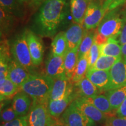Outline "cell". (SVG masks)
Instances as JSON below:
<instances>
[{"label": "cell", "instance_id": "cell-22", "mask_svg": "<svg viewBox=\"0 0 126 126\" xmlns=\"http://www.w3.org/2000/svg\"><path fill=\"white\" fill-rule=\"evenodd\" d=\"M79 93L81 97L90 98L98 95L99 89L88 79L85 77L76 83Z\"/></svg>", "mask_w": 126, "mask_h": 126}, {"label": "cell", "instance_id": "cell-12", "mask_svg": "<svg viewBox=\"0 0 126 126\" xmlns=\"http://www.w3.org/2000/svg\"><path fill=\"white\" fill-rule=\"evenodd\" d=\"M46 72L53 79L65 74L64 57L57 56L50 52L46 61Z\"/></svg>", "mask_w": 126, "mask_h": 126}, {"label": "cell", "instance_id": "cell-24", "mask_svg": "<svg viewBox=\"0 0 126 126\" xmlns=\"http://www.w3.org/2000/svg\"><path fill=\"white\" fill-rule=\"evenodd\" d=\"M87 32L85 31V33L82 42L78 48V57L79 59L83 56L89 54L91 47L94 42V34L96 32H94L92 30H87Z\"/></svg>", "mask_w": 126, "mask_h": 126}, {"label": "cell", "instance_id": "cell-10", "mask_svg": "<svg viewBox=\"0 0 126 126\" xmlns=\"http://www.w3.org/2000/svg\"><path fill=\"white\" fill-rule=\"evenodd\" d=\"M77 97V94L74 92L72 87L63 98L49 100L47 106L50 115L53 117L59 118Z\"/></svg>", "mask_w": 126, "mask_h": 126}, {"label": "cell", "instance_id": "cell-37", "mask_svg": "<svg viewBox=\"0 0 126 126\" xmlns=\"http://www.w3.org/2000/svg\"><path fill=\"white\" fill-rule=\"evenodd\" d=\"M116 114L119 117H126V98L117 109Z\"/></svg>", "mask_w": 126, "mask_h": 126}, {"label": "cell", "instance_id": "cell-2", "mask_svg": "<svg viewBox=\"0 0 126 126\" xmlns=\"http://www.w3.org/2000/svg\"><path fill=\"white\" fill-rule=\"evenodd\" d=\"M54 79L47 74H31L20 86V90L29 94L32 100L48 102Z\"/></svg>", "mask_w": 126, "mask_h": 126}, {"label": "cell", "instance_id": "cell-23", "mask_svg": "<svg viewBox=\"0 0 126 126\" xmlns=\"http://www.w3.org/2000/svg\"><path fill=\"white\" fill-rule=\"evenodd\" d=\"M79 60L78 50H69L64 57L65 75L71 79Z\"/></svg>", "mask_w": 126, "mask_h": 126}, {"label": "cell", "instance_id": "cell-5", "mask_svg": "<svg viewBox=\"0 0 126 126\" xmlns=\"http://www.w3.org/2000/svg\"><path fill=\"white\" fill-rule=\"evenodd\" d=\"M47 105L48 102L32 100L27 115L28 126H51L54 124Z\"/></svg>", "mask_w": 126, "mask_h": 126}, {"label": "cell", "instance_id": "cell-30", "mask_svg": "<svg viewBox=\"0 0 126 126\" xmlns=\"http://www.w3.org/2000/svg\"><path fill=\"white\" fill-rule=\"evenodd\" d=\"M20 5L17 0H0L1 8L15 16L21 14Z\"/></svg>", "mask_w": 126, "mask_h": 126}, {"label": "cell", "instance_id": "cell-14", "mask_svg": "<svg viewBox=\"0 0 126 126\" xmlns=\"http://www.w3.org/2000/svg\"><path fill=\"white\" fill-rule=\"evenodd\" d=\"M109 71L111 78V89L126 85V59L122 57L113 66Z\"/></svg>", "mask_w": 126, "mask_h": 126}, {"label": "cell", "instance_id": "cell-15", "mask_svg": "<svg viewBox=\"0 0 126 126\" xmlns=\"http://www.w3.org/2000/svg\"><path fill=\"white\" fill-rule=\"evenodd\" d=\"M53 79L54 83L50 94L49 100H58L63 98L72 88L71 83L69 82L70 79L65 74Z\"/></svg>", "mask_w": 126, "mask_h": 126}, {"label": "cell", "instance_id": "cell-42", "mask_svg": "<svg viewBox=\"0 0 126 126\" xmlns=\"http://www.w3.org/2000/svg\"><path fill=\"white\" fill-rule=\"evenodd\" d=\"M97 1H98V2H100V4H102V5H103V2H105V1H106V0H97Z\"/></svg>", "mask_w": 126, "mask_h": 126}, {"label": "cell", "instance_id": "cell-26", "mask_svg": "<svg viewBox=\"0 0 126 126\" xmlns=\"http://www.w3.org/2000/svg\"><path fill=\"white\" fill-rule=\"evenodd\" d=\"M86 99L100 111L105 114L109 113L113 110L108 97L105 94H98L94 97Z\"/></svg>", "mask_w": 126, "mask_h": 126}, {"label": "cell", "instance_id": "cell-1", "mask_svg": "<svg viewBox=\"0 0 126 126\" xmlns=\"http://www.w3.org/2000/svg\"><path fill=\"white\" fill-rule=\"evenodd\" d=\"M67 0H45L34 19L33 28L41 36L53 37L68 13Z\"/></svg>", "mask_w": 126, "mask_h": 126}, {"label": "cell", "instance_id": "cell-27", "mask_svg": "<svg viewBox=\"0 0 126 126\" xmlns=\"http://www.w3.org/2000/svg\"><path fill=\"white\" fill-rule=\"evenodd\" d=\"M88 70V55L83 56L78 60V63L72 77V81L73 82H78L83 78L85 77L86 72Z\"/></svg>", "mask_w": 126, "mask_h": 126}, {"label": "cell", "instance_id": "cell-40", "mask_svg": "<svg viewBox=\"0 0 126 126\" xmlns=\"http://www.w3.org/2000/svg\"><path fill=\"white\" fill-rule=\"evenodd\" d=\"M30 1H31L32 4L36 5L40 4L41 2H42V0H30Z\"/></svg>", "mask_w": 126, "mask_h": 126}, {"label": "cell", "instance_id": "cell-20", "mask_svg": "<svg viewBox=\"0 0 126 126\" xmlns=\"http://www.w3.org/2000/svg\"><path fill=\"white\" fill-rule=\"evenodd\" d=\"M100 56L122 57V45L116 39L109 38L106 43L99 46Z\"/></svg>", "mask_w": 126, "mask_h": 126}, {"label": "cell", "instance_id": "cell-31", "mask_svg": "<svg viewBox=\"0 0 126 126\" xmlns=\"http://www.w3.org/2000/svg\"><path fill=\"white\" fill-rule=\"evenodd\" d=\"M100 56L99 46L94 42L88 54V69L93 68Z\"/></svg>", "mask_w": 126, "mask_h": 126}, {"label": "cell", "instance_id": "cell-39", "mask_svg": "<svg viewBox=\"0 0 126 126\" xmlns=\"http://www.w3.org/2000/svg\"><path fill=\"white\" fill-rule=\"evenodd\" d=\"M122 57L126 59V43L122 45Z\"/></svg>", "mask_w": 126, "mask_h": 126}, {"label": "cell", "instance_id": "cell-41", "mask_svg": "<svg viewBox=\"0 0 126 126\" xmlns=\"http://www.w3.org/2000/svg\"><path fill=\"white\" fill-rule=\"evenodd\" d=\"M17 1H18V2L19 3L20 5H21V4H24V3L28 2V1H30V0H17Z\"/></svg>", "mask_w": 126, "mask_h": 126}, {"label": "cell", "instance_id": "cell-19", "mask_svg": "<svg viewBox=\"0 0 126 126\" xmlns=\"http://www.w3.org/2000/svg\"><path fill=\"white\" fill-rule=\"evenodd\" d=\"M69 50L64 32L58 33L53 39L51 45V53L57 56L65 57Z\"/></svg>", "mask_w": 126, "mask_h": 126}, {"label": "cell", "instance_id": "cell-18", "mask_svg": "<svg viewBox=\"0 0 126 126\" xmlns=\"http://www.w3.org/2000/svg\"><path fill=\"white\" fill-rule=\"evenodd\" d=\"M89 0H70V9L72 18L76 23L83 25Z\"/></svg>", "mask_w": 126, "mask_h": 126}, {"label": "cell", "instance_id": "cell-6", "mask_svg": "<svg viewBox=\"0 0 126 126\" xmlns=\"http://www.w3.org/2000/svg\"><path fill=\"white\" fill-rule=\"evenodd\" d=\"M63 126H95L96 123L85 116L77 108L74 101L69 105L60 119Z\"/></svg>", "mask_w": 126, "mask_h": 126}, {"label": "cell", "instance_id": "cell-4", "mask_svg": "<svg viewBox=\"0 0 126 126\" xmlns=\"http://www.w3.org/2000/svg\"><path fill=\"white\" fill-rule=\"evenodd\" d=\"M13 59L26 69L30 74L34 73L33 65L25 35V31L14 39L11 46Z\"/></svg>", "mask_w": 126, "mask_h": 126}, {"label": "cell", "instance_id": "cell-38", "mask_svg": "<svg viewBox=\"0 0 126 126\" xmlns=\"http://www.w3.org/2000/svg\"><path fill=\"white\" fill-rule=\"evenodd\" d=\"M119 42L121 45L126 43V23L122 32V33L119 36Z\"/></svg>", "mask_w": 126, "mask_h": 126}, {"label": "cell", "instance_id": "cell-7", "mask_svg": "<svg viewBox=\"0 0 126 126\" xmlns=\"http://www.w3.org/2000/svg\"><path fill=\"white\" fill-rule=\"evenodd\" d=\"M105 15L106 12L102 4L97 1H90L83 20V24L85 29L92 30L98 27Z\"/></svg>", "mask_w": 126, "mask_h": 126}, {"label": "cell", "instance_id": "cell-9", "mask_svg": "<svg viewBox=\"0 0 126 126\" xmlns=\"http://www.w3.org/2000/svg\"><path fill=\"white\" fill-rule=\"evenodd\" d=\"M74 101L77 108L87 117L95 123H103L106 122L108 117L105 113L100 111L86 98L80 96L77 97Z\"/></svg>", "mask_w": 126, "mask_h": 126}, {"label": "cell", "instance_id": "cell-28", "mask_svg": "<svg viewBox=\"0 0 126 126\" xmlns=\"http://www.w3.org/2000/svg\"><path fill=\"white\" fill-rule=\"evenodd\" d=\"M122 59V57H116L100 56L96 63L92 68L94 70L110 71L113 66Z\"/></svg>", "mask_w": 126, "mask_h": 126}, {"label": "cell", "instance_id": "cell-25", "mask_svg": "<svg viewBox=\"0 0 126 126\" xmlns=\"http://www.w3.org/2000/svg\"><path fill=\"white\" fill-rule=\"evenodd\" d=\"M0 22H1V36L11 31L14 24V15L6 11L2 8H0Z\"/></svg>", "mask_w": 126, "mask_h": 126}, {"label": "cell", "instance_id": "cell-32", "mask_svg": "<svg viewBox=\"0 0 126 126\" xmlns=\"http://www.w3.org/2000/svg\"><path fill=\"white\" fill-rule=\"evenodd\" d=\"M19 117L20 116L17 114L12 106L5 108L1 113V121L2 123L11 122Z\"/></svg>", "mask_w": 126, "mask_h": 126}, {"label": "cell", "instance_id": "cell-33", "mask_svg": "<svg viewBox=\"0 0 126 126\" xmlns=\"http://www.w3.org/2000/svg\"><path fill=\"white\" fill-rule=\"evenodd\" d=\"M126 0H106L103 2V8L106 14L125 4Z\"/></svg>", "mask_w": 126, "mask_h": 126}, {"label": "cell", "instance_id": "cell-8", "mask_svg": "<svg viewBox=\"0 0 126 126\" xmlns=\"http://www.w3.org/2000/svg\"><path fill=\"white\" fill-rule=\"evenodd\" d=\"M25 35L33 64L34 66L40 65L43 61L44 51L42 40L32 31L25 30Z\"/></svg>", "mask_w": 126, "mask_h": 126}, {"label": "cell", "instance_id": "cell-11", "mask_svg": "<svg viewBox=\"0 0 126 126\" xmlns=\"http://www.w3.org/2000/svg\"><path fill=\"white\" fill-rule=\"evenodd\" d=\"M85 77L100 91L107 92L111 89V78L109 71L88 69Z\"/></svg>", "mask_w": 126, "mask_h": 126}, {"label": "cell", "instance_id": "cell-13", "mask_svg": "<svg viewBox=\"0 0 126 126\" xmlns=\"http://www.w3.org/2000/svg\"><path fill=\"white\" fill-rule=\"evenodd\" d=\"M30 74L29 72L14 59L9 61L8 78L18 87L20 88Z\"/></svg>", "mask_w": 126, "mask_h": 126}, {"label": "cell", "instance_id": "cell-44", "mask_svg": "<svg viewBox=\"0 0 126 126\" xmlns=\"http://www.w3.org/2000/svg\"><path fill=\"white\" fill-rule=\"evenodd\" d=\"M45 1V0H42V2H44Z\"/></svg>", "mask_w": 126, "mask_h": 126}, {"label": "cell", "instance_id": "cell-17", "mask_svg": "<svg viewBox=\"0 0 126 126\" xmlns=\"http://www.w3.org/2000/svg\"><path fill=\"white\" fill-rule=\"evenodd\" d=\"M32 104L31 97L20 90L13 97L11 106L19 116H24L29 113Z\"/></svg>", "mask_w": 126, "mask_h": 126}, {"label": "cell", "instance_id": "cell-45", "mask_svg": "<svg viewBox=\"0 0 126 126\" xmlns=\"http://www.w3.org/2000/svg\"><path fill=\"white\" fill-rule=\"evenodd\" d=\"M89 1H92V0H89Z\"/></svg>", "mask_w": 126, "mask_h": 126}, {"label": "cell", "instance_id": "cell-34", "mask_svg": "<svg viewBox=\"0 0 126 126\" xmlns=\"http://www.w3.org/2000/svg\"><path fill=\"white\" fill-rule=\"evenodd\" d=\"M105 126H126V117H114L111 116L108 118Z\"/></svg>", "mask_w": 126, "mask_h": 126}, {"label": "cell", "instance_id": "cell-35", "mask_svg": "<svg viewBox=\"0 0 126 126\" xmlns=\"http://www.w3.org/2000/svg\"><path fill=\"white\" fill-rule=\"evenodd\" d=\"M1 126H28L27 115L24 116H20L11 122L2 123Z\"/></svg>", "mask_w": 126, "mask_h": 126}, {"label": "cell", "instance_id": "cell-3", "mask_svg": "<svg viewBox=\"0 0 126 126\" xmlns=\"http://www.w3.org/2000/svg\"><path fill=\"white\" fill-rule=\"evenodd\" d=\"M126 23V9L117 8L108 12L97 27V32L107 38L120 36Z\"/></svg>", "mask_w": 126, "mask_h": 126}, {"label": "cell", "instance_id": "cell-29", "mask_svg": "<svg viewBox=\"0 0 126 126\" xmlns=\"http://www.w3.org/2000/svg\"><path fill=\"white\" fill-rule=\"evenodd\" d=\"M20 88L12 82L8 78L6 79L4 83L0 85V95L1 101L5 98H8L14 96L18 92Z\"/></svg>", "mask_w": 126, "mask_h": 126}, {"label": "cell", "instance_id": "cell-36", "mask_svg": "<svg viewBox=\"0 0 126 126\" xmlns=\"http://www.w3.org/2000/svg\"><path fill=\"white\" fill-rule=\"evenodd\" d=\"M108 38L105 37V36L102 35V34L99 33L98 32H96L94 34V42H95L99 46L103 45L108 41Z\"/></svg>", "mask_w": 126, "mask_h": 126}, {"label": "cell", "instance_id": "cell-16", "mask_svg": "<svg viewBox=\"0 0 126 126\" xmlns=\"http://www.w3.org/2000/svg\"><path fill=\"white\" fill-rule=\"evenodd\" d=\"M83 26L79 23H73L65 32L69 50H78L84 36Z\"/></svg>", "mask_w": 126, "mask_h": 126}, {"label": "cell", "instance_id": "cell-21", "mask_svg": "<svg viewBox=\"0 0 126 126\" xmlns=\"http://www.w3.org/2000/svg\"><path fill=\"white\" fill-rule=\"evenodd\" d=\"M106 96L113 110H117L126 98V85L107 91Z\"/></svg>", "mask_w": 126, "mask_h": 126}, {"label": "cell", "instance_id": "cell-43", "mask_svg": "<svg viewBox=\"0 0 126 126\" xmlns=\"http://www.w3.org/2000/svg\"><path fill=\"white\" fill-rule=\"evenodd\" d=\"M51 126H63L61 125V124H52Z\"/></svg>", "mask_w": 126, "mask_h": 126}]
</instances>
